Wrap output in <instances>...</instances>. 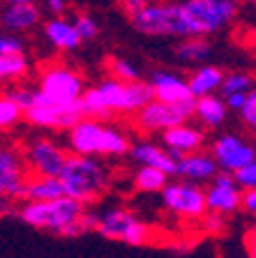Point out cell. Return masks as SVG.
<instances>
[{
  "label": "cell",
  "instance_id": "ba28073f",
  "mask_svg": "<svg viewBox=\"0 0 256 258\" xmlns=\"http://www.w3.org/2000/svg\"><path fill=\"white\" fill-rule=\"evenodd\" d=\"M95 231L107 240H118L132 247H143L152 240V228L143 219L123 208H113L97 215Z\"/></svg>",
  "mask_w": 256,
  "mask_h": 258
},
{
  "label": "cell",
  "instance_id": "2e32d148",
  "mask_svg": "<svg viewBox=\"0 0 256 258\" xmlns=\"http://www.w3.org/2000/svg\"><path fill=\"white\" fill-rule=\"evenodd\" d=\"M162 143L173 157H180L187 152L201 150L206 143V134H203V127L192 124L189 120H182V122L162 132Z\"/></svg>",
  "mask_w": 256,
  "mask_h": 258
},
{
  "label": "cell",
  "instance_id": "8d00e7d4",
  "mask_svg": "<svg viewBox=\"0 0 256 258\" xmlns=\"http://www.w3.org/2000/svg\"><path fill=\"white\" fill-rule=\"evenodd\" d=\"M150 0H120V10L125 12V14L132 19L134 14H139L141 10H143L145 5H148Z\"/></svg>",
  "mask_w": 256,
  "mask_h": 258
},
{
  "label": "cell",
  "instance_id": "d4e9b609",
  "mask_svg": "<svg viewBox=\"0 0 256 258\" xmlns=\"http://www.w3.org/2000/svg\"><path fill=\"white\" fill-rule=\"evenodd\" d=\"M213 55V46L206 37H182L176 46V60L182 64H201Z\"/></svg>",
  "mask_w": 256,
  "mask_h": 258
},
{
  "label": "cell",
  "instance_id": "f546056e",
  "mask_svg": "<svg viewBox=\"0 0 256 258\" xmlns=\"http://www.w3.org/2000/svg\"><path fill=\"white\" fill-rule=\"evenodd\" d=\"M251 74L247 72H229L222 79V86H219V92L222 95H233V92H249L251 90Z\"/></svg>",
  "mask_w": 256,
  "mask_h": 258
},
{
  "label": "cell",
  "instance_id": "44dd1931",
  "mask_svg": "<svg viewBox=\"0 0 256 258\" xmlns=\"http://www.w3.org/2000/svg\"><path fill=\"white\" fill-rule=\"evenodd\" d=\"M44 37H46V42L54 48H58V51H74V48H79V44H83L74 28V23H72L70 19H65L63 14L48 19L46 26H44Z\"/></svg>",
  "mask_w": 256,
  "mask_h": 258
},
{
  "label": "cell",
  "instance_id": "7c38bea8",
  "mask_svg": "<svg viewBox=\"0 0 256 258\" xmlns=\"http://www.w3.org/2000/svg\"><path fill=\"white\" fill-rule=\"evenodd\" d=\"M206 194V210L215 212V215L229 217L240 210V196L242 189L235 184L233 175L229 171H217L208 180V189H203Z\"/></svg>",
  "mask_w": 256,
  "mask_h": 258
},
{
  "label": "cell",
  "instance_id": "d6a6232c",
  "mask_svg": "<svg viewBox=\"0 0 256 258\" xmlns=\"http://www.w3.org/2000/svg\"><path fill=\"white\" fill-rule=\"evenodd\" d=\"M231 175H233L235 184L240 189H254L256 187V164L254 161H249V164H245V166H240V168H235Z\"/></svg>",
  "mask_w": 256,
  "mask_h": 258
},
{
  "label": "cell",
  "instance_id": "484cf974",
  "mask_svg": "<svg viewBox=\"0 0 256 258\" xmlns=\"http://www.w3.org/2000/svg\"><path fill=\"white\" fill-rule=\"evenodd\" d=\"M28 74V58L26 53L0 55V83H16L26 79Z\"/></svg>",
  "mask_w": 256,
  "mask_h": 258
},
{
  "label": "cell",
  "instance_id": "ffe728a7",
  "mask_svg": "<svg viewBox=\"0 0 256 258\" xmlns=\"http://www.w3.org/2000/svg\"><path fill=\"white\" fill-rule=\"evenodd\" d=\"M129 155L143 166L160 168L169 177L176 175V157L171 155L164 145H157L152 141H141L136 145H129Z\"/></svg>",
  "mask_w": 256,
  "mask_h": 258
},
{
  "label": "cell",
  "instance_id": "e0dca14e",
  "mask_svg": "<svg viewBox=\"0 0 256 258\" xmlns=\"http://www.w3.org/2000/svg\"><path fill=\"white\" fill-rule=\"evenodd\" d=\"M152 97L160 99V102H169V104H189L194 102L189 86H187V79H182L176 72H166L160 70L150 76L148 81Z\"/></svg>",
  "mask_w": 256,
  "mask_h": 258
},
{
  "label": "cell",
  "instance_id": "4dcf8cb0",
  "mask_svg": "<svg viewBox=\"0 0 256 258\" xmlns=\"http://www.w3.org/2000/svg\"><path fill=\"white\" fill-rule=\"evenodd\" d=\"M72 23H74L76 32H79L81 42H90V39H95L97 35H99V23H97L90 14H76L74 19H72Z\"/></svg>",
  "mask_w": 256,
  "mask_h": 258
},
{
  "label": "cell",
  "instance_id": "8992f818",
  "mask_svg": "<svg viewBox=\"0 0 256 258\" xmlns=\"http://www.w3.org/2000/svg\"><path fill=\"white\" fill-rule=\"evenodd\" d=\"M83 76L67 64H46L39 70L37 86H35V99L58 106H81L83 95Z\"/></svg>",
  "mask_w": 256,
  "mask_h": 258
},
{
  "label": "cell",
  "instance_id": "4316f807",
  "mask_svg": "<svg viewBox=\"0 0 256 258\" xmlns=\"http://www.w3.org/2000/svg\"><path fill=\"white\" fill-rule=\"evenodd\" d=\"M166 180H169V175H166L164 171L152 168V166H143V164H141L139 171L134 173V187L139 189V191H143V194L162 191V187L166 184Z\"/></svg>",
  "mask_w": 256,
  "mask_h": 258
},
{
  "label": "cell",
  "instance_id": "60d3db41",
  "mask_svg": "<svg viewBox=\"0 0 256 258\" xmlns=\"http://www.w3.org/2000/svg\"><path fill=\"white\" fill-rule=\"evenodd\" d=\"M14 3H35V0H0V5H14Z\"/></svg>",
  "mask_w": 256,
  "mask_h": 258
},
{
  "label": "cell",
  "instance_id": "3957f363",
  "mask_svg": "<svg viewBox=\"0 0 256 258\" xmlns=\"http://www.w3.org/2000/svg\"><path fill=\"white\" fill-rule=\"evenodd\" d=\"M63 194L70 199L81 201L83 205L95 203L111 184V173L99 161V157L90 155H67L65 166L58 173Z\"/></svg>",
  "mask_w": 256,
  "mask_h": 258
},
{
  "label": "cell",
  "instance_id": "f1b7e54d",
  "mask_svg": "<svg viewBox=\"0 0 256 258\" xmlns=\"http://www.w3.org/2000/svg\"><path fill=\"white\" fill-rule=\"evenodd\" d=\"M107 70L113 79H120V81H139L141 79V72L139 67L127 58H109L107 60Z\"/></svg>",
  "mask_w": 256,
  "mask_h": 258
},
{
  "label": "cell",
  "instance_id": "ab89813d",
  "mask_svg": "<svg viewBox=\"0 0 256 258\" xmlns=\"http://www.w3.org/2000/svg\"><path fill=\"white\" fill-rule=\"evenodd\" d=\"M14 212V199H7V196H0V217L12 215Z\"/></svg>",
  "mask_w": 256,
  "mask_h": 258
},
{
  "label": "cell",
  "instance_id": "5bb4252c",
  "mask_svg": "<svg viewBox=\"0 0 256 258\" xmlns=\"http://www.w3.org/2000/svg\"><path fill=\"white\" fill-rule=\"evenodd\" d=\"M81 115V106H58L39 99L23 111V120L37 129H70Z\"/></svg>",
  "mask_w": 256,
  "mask_h": 258
},
{
  "label": "cell",
  "instance_id": "6da1fadb",
  "mask_svg": "<svg viewBox=\"0 0 256 258\" xmlns=\"http://www.w3.org/2000/svg\"><path fill=\"white\" fill-rule=\"evenodd\" d=\"M19 217L32 228L48 231L56 235L76 237L85 231H95L97 215L81 201L70 196H56L48 201H26L19 208Z\"/></svg>",
  "mask_w": 256,
  "mask_h": 258
},
{
  "label": "cell",
  "instance_id": "e575fe53",
  "mask_svg": "<svg viewBox=\"0 0 256 258\" xmlns=\"http://www.w3.org/2000/svg\"><path fill=\"white\" fill-rule=\"evenodd\" d=\"M235 113H240V120L245 124H249V127H254L256 124V95L254 92H247V97H245V102H242V106L238 108Z\"/></svg>",
  "mask_w": 256,
  "mask_h": 258
},
{
  "label": "cell",
  "instance_id": "9a60e30c",
  "mask_svg": "<svg viewBox=\"0 0 256 258\" xmlns=\"http://www.w3.org/2000/svg\"><path fill=\"white\" fill-rule=\"evenodd\" d=\"M213 159L217 161L219 171L233 173L235 168L245 166L249 161H254V148L251 143H247L245 139L235 134H222L215 139L213 143Z\"/></svg>",
  "mask_w": 256,
  "mask_h": 258
},
{
  "label": "cell",
  "instance_id": "603a6c76",
  "mask_svg": "<svg viewBox=\"0 0 256 258\" xmlns=\"http://www.w3.org/2000/svg\"><path fill=\"white\" fill-rule=\"evenodd\" d=\"M226 113H229V108H226L224 99H219L215 95H203L194 99L192 115L201 122V127H208V129L222 127L226 120Z\"/></svg>",
  "mask_w": 256,
  "mask_h": 258
},
{
  "label": "cell",
  "instance_id": "836d02e7",
  "mask_svg": "<svg viewBox=\"0 0 256 258\" xmlns=\"http://www.w3.org/2000/svg\"><path fill=\"white\" fill-rule=\"evenodd\" d=\"M7 95L21 106V111H26V108L35 102V88H30V86H16V88H12Z\"/></svg>",
  "mask_w": 256,
  "mask_h": 258
},
{
  "label": "cell",
  "instance_id": "cb8c5ba5",
  "mask_svg": "<svg viewBox=\"0 0 256 258\" xmlns=\"http://www.w3.org/2000/svg\"><path fill=\"white\" fill-rule=\"evenodd\" d=\"M56 196H63V187H60L58 175H35V173H28L21 199L48 201V199H56Z\"/></svg>",
  "mask_w": 256,
  "mask_h": 258
},
{
  "label": "cell",
  "instance_id": "7a4b0ae2",
  "mask_svg": "<svg viewBox=\"0 0 256 258\" xmlns=\"http://www.w3.org/2000/svg\"><path fill=\"white\" fill-rule=\"evenodd\" d=\"M148 99H152V90L145 81H120L109 76L97 86L83 90L81 113L109 120L116 113H136Z\"/></svg>",
  "mask_w": 256,
  "mask_h": 258
},
{
  "label": "cell",
  "instance_id": "52a82bcc",
  "mask_svg": "<svg viewBox=\"0 0 256 258\" xmlns=\"http://www.w3.org/2000/svg\"><path fill=\"white\" fill-rule=\"evenodd\" d=\"M192 37H208L229 28L238 16V0H180Z\"/></svg>",
  "mask_w": 256,
  "mask_h": 258
},
{
  "label": "cell",
  "instance_id": "74e56055",
  "mask_svg": "<svg viewBox=\"0 0 256 258\" xmlns=\"http://www.w3.org/2000/svg\"><path fill=\"white\" fill-rule=\"evenodd\" d=\"M42 5L48 14L58 16V14H65V10H67V0H42Z\"/></svg>",
  "mask_w": 256,
  "mask_h": 258
},
{
  "label": "cell",
  "instance_id": "30bf717a",
  "mask_svg": "<svg viewBox=\"0 0 256 258\" xmlns=\"http://www.w3.org/2000/svg\"><path fill=\"white\" fill-rule=\"evenodd\" d=\"M192 106L189 104H169V102H160V99H148L139 111L134 113L136 127L145 134H162L164 129L173 127V124L182 122V120L192 118Z\"/></svg>",
  "mask_w": 256,
  "mask_h": 258
},
{
  "label": "cell",
  "instance_id": "8fae6325",
  "mask_svg": "<svg viewBox=\"0 0 256 258\" xmlns=\"http://www.w3.org/2000/svg\"><path fill=\"white\" fill-rule=\"evenodd\" d=\"M21 152L28 173H35V175H58L70 155L63 145L48 136H37V139L28 141Z\"/></svg>",
  "mask_w": 256,
  "mask_h": 258
},
{
  "label": "cell",
  "instance_id": "7402d4cb",
  "mask_svg": "<svg viewBox=\"0 0 256 258\" xmlns=\"http://www.w3.org/2000/svg\"><path fill=\"white\" fill-rule=\"evenodd\" d=\"M222 79H224V70H219L217 64L201 62L196 70L189 74V79H187V86H189V92H192V97L196 99V97L215 95V92H219Z\"/></svg>",
  "mask_w": 256,
  "mask_h": 258
},
{
  "label": "cell",
  "instance_id": "83f0119b",
  "mask_svg": "<svg viewBox=\"0 0 256 258\" xmlns=\"http://www.w3.org/2000/svg\"><path fill=\"white\" fill-rule=\"evenodd\" d=\"M23 120L21 106L12 99L10 95H0V132H10Z\"/></svg>",
  "mask_w": 256,
  "mask_h": 258
},
{
  "label": "cell",
  "instance_id": "f35d334b",
  "mask_svg": "<svg viewBox=\"0 0 256 258\" xmlns=\"http://www.w3.org/2000/svg\"><path fill=\"white\" fill-rule=\"evenodd\" d=\"M240 208H245L247 212H251V215L256 212V191H254V189H245V191H242Z\"/></svg>",
  "mask_w": 256,
  "mask_h": 258
},
{
  "label": "cell",
  "instance_id": "1f68e13d",
  "mask_svg": "<svg viewBox=\"0 0 256 258\" xmlns=\"http://www.w3.org/2000/svg\"><path fill=\"white\" fill-rule=\"evenodd\" d=\"M14 53H26L23 37L16 35V32L0 30V55H14Z\"/></svg>",
  "mask_w": 256,
  "mask_h": 258
},
{
  "label": "cell",
  "instance_id": "4fadbf2b",
  "mask_svg": "<svg viewBox=\"0 0 256 258\" xmlns=\"http://www.w3.org/2000/svg\"><path fill=\"white\" fill-rule=\"evenodd\" d=\"M28 177V166L23 152L14 145L0 143V196L19 201L23 196V184Z\"/></svg>",
  "mask_w": 256,
  "mask_h": 258
},
{
  "label": "cell",
  "instance_id": "ac0fdd59",
  "mask_svg": "<svg viewBox=\"0 0 256 258\" xmlns=\"http://www.w3.org/2000/svg\"><path fill=\"white\" fill-rule=\"evenodd\" d=\"M39 21H42V12L35 3H14V5L0 7V30L23 35L35 30Z\"/></svg>",
  "mask_w": 256,
  "mask_h": 258
},
{
  "label": "cell",
  "instance_id": "277c9868",
  "mask_svg": "<svg viewBox=\"0 0 256 258\" xmlns=\"http://www.w3.org/2000/svg\"><path fill=\"white\" fill-rule=\"evenodd\" d=\"M70 148L76 155L90 157H123L129 152V136L120 127L104 122L101 118L81 115L70 129Z\"/></svg>",
  "mask_w": 256,
  "mask_h": 258
},
{
  "label": "cell",
  "instance_id": "d6986e66",
  "mask_svg": "<svg viewBox=\"0 0 256 258\" xmlns=\"http://www.w3.org/2000/svg\"><path fill=\"white\" fill-rule=\"evenodd\" d=\"M217 171L219 166L210 152L194 150V152L176 157V175H180L182 180H192V182L201 184V182H208Z\"/></svg>",
  "mask_w": 256,
  "mask_h": 258
},
{
  "label": "cell",
  "instance_id": "b9f144b4",
  "mask_svg": "<svg viewBox=\"0 0 256 258\" xmlns=\"http://www.w3.org/2000/svg\"><path fill=\"white\" fill-rule=\"evenodd\" d=\"M245 3H254V0H245Z\"/></svg>",
  "mask_w": 256,
  "mask_h": 258
},
{
  "label": "cell",
  "instance_id": "9c48e42d",
  "mask_svg": "<svg viewBox=\"0 0 256 258\" xmlns=\"http://www.w3.org/2000/svg\"><path fill=\"white\" fill-rule=\"evenodd\" d=\"M162 201L171 215L185 221H196L208 212L203 187L192 180H176V182L166 180V184L162 187Z\"/></svg>",
  "mask_w": 256,
  "mask_h": 258
},
{
  "label": "cell",
  "instance_id": "d590c367",
  "mask_svg": "<svg viewBox=\"0 0 256 258\" xmlns=\"http://www.w3.org/2000/svg\"><path fill=\"white\" fill-rule=\"evenodd\" d=\"M201 219H203V228H206L208 233H219V231H222V226H224L226 217L215 215V212H206Z\"/></svg>",
  "mask_w": 256,
  "mask_h": 258
},
{
  "label": "cell",
  "instance_id": "5b68a950",
  "mask_svg": "<svg viewBox=\"0 0 256 258\" xmlns=\"http://www.w3.org/2000/svg\"><path fill=\"white\" fill-rule=\"evenodd\" d=\"M129 21L150 37H192L180 0H150Z\"/></svg>",
  "mask_w": 256,
  "mask_h": 258
}]
</instances>
